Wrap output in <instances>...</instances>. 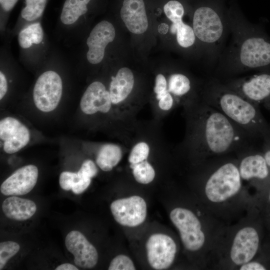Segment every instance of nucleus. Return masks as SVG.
<instances>
[{"label": "nucleus", "instance_id": "b1692460", "mask_svg": "<svg viewBox=\"0 0 270 270\" xmlns=\"http://www.w3.org/2000/svg\"><path fill=\"white\" fill-rule=\"evenodd\" d=\"M20 249V245L12 241L0 243V270L3 269L8 260L16 254Z\"/></svg>", "mask_w": 270, "mask_h": 270}, {"label": "nucleus", "instance_id": "393cba45", "mask_svg": "<svg viewBox=\"0 0 270 270\" xmlns=\"http://www.w3.org/2000/svg\"><path fill=\"white\" fill-rule=\"evenodd\" d=\"M109 270H134L132 260L128 256L120 254L114 258L108 266Z\"/></svg>", "mask_w": 270, "mask_h": 270}, {"label": "nucleus", "instance_id": "423d86ee", "mask_svg": "<svg viewBox=\"0 0 270 270\" xmlns=\"http://www.w3.org/2000/svg\"><path fill=\"white\" fill-rule=\"evenodd\" d=\"M62 82L58 73L52 70L42 73L33 90V100L38 109L48 112L54 110L60 101Z\"/></svg>", "mask_w": 270, "mask_h": 270}, {"label": "nucleus", "instance_id": "ddd939ff", "mask_svg": "<svg viewBox=\"0 0 270 270\" xmlns=\"http://www.w3.org/2000/svg\"><path fill=\"white\" fill-rule=\"evenodd\" d=\"M0 138L4 143V152L12 154L28 144L30 134L28 128L18 120L8 116L0 120Z\"/></svg>", "mask_w": 270, "mask_h": 270}, {"label": "nucleus", "instance_id": "9b49d317", "mask_svg": "<svg viewBox=\"0 0 270 270\" xmlns=\"http://www.w3.org/2000/svg\"><path fill=\"white\" fill-rule=\"evenodd\" d=\"M80 108L82 112L86 115L112 114L125 126H126L117 116L112 106L108 90L100 81H94L87 87L82 96ZM126 127L130 128L127 126Z\"/></svg>", "mask_w": 270, "mask_h": 270}, {"label": "nucleus", "instance_id": "39448f33", "mask_svg": "<svg viewBox=\"0 0 270 270\" xmlns=\"http://www.w3.org/2000/svg\"><path fill=\"white\" fill-rule=\"evenodd\" d=\"M170 217L178 230L182 242L188 250L195 252L200 250L205 242V235L201 223L191 210L176 208L170 212Z\"/></svg>", "mask_w": 270, "mask_h": 270}, {"label": "nucleus", "instance_id": "2eb2a0df", "mask_svg": "<svg viewBox=\"0 0 270 270\" xmlns=\"http://www.w3.org/2000/svg\"><path fill=\"white\" fill-rule=\"evenodd\" d=\"M65 244L74 255V262L78 266L91 268L97 264L98 253L96 248L80 232H70L66 237Z\"/></svg>", "mask_w": 270, "mask_h": 270}, {"label": "nucleus", "instance_id": "cd10ccee", "mask_svg": "<svg viewBox=\"0 0 270 270\" xmlns=\"http://www.w3.org/2000/svg\"><path fill=\"white\" fill-rule=\"evenodd\" d=\"M78 176L79 178L78 182H76L72 188V192L76 194L84 192L90 185L92 179L78 175Z\"/></svg>", "mask_w": 270, "mask_h": 270}, {"label": "nucleus", "instance_id": "72a5a7b5", "mask_svg": "<svg viewBox=\"0 0 270 270\" xmlns=\"http://www.w3.org/2000/svg\"><path fill=\"white\" fill-rule=\"evenodd\" d=\"M264 106L270 110V98L264 103Z\"/></svg>", "mask_w": 270, "mask_h": 270}, {"label": "nucleus", "instance_id": "dca6fc26", "mask_svg": "<svg viewBox=\"0 0 270 270\" xmlns=\"http://www.w3.org/2000/svg\"><path fill=\"white\" fill-rule=\"evenodd\" d=\"M38 169L33 164L24 166L8 177L0 186V192L5 196L24 195L36 186Z\"/></svg>", "mask_w": 270, "mask_h": 270}, {"label": "nucleus", "instance_id": "1a4fd4ad", "mask_svg": "<svg viewBox=\"0 0 270 270\" xmlns=\"http://www.w3.org/2000/svg\"><path fill=\"white\" fill-rule=\"evenodd\" d=\"M110 208L116 221L128 227L141 224L147 214L146 202L138 196L116 200L112 202Z\"/></svg>", "mask_w": 270, "mask_h": 270}, {"label": "nucleus", "instance_id": "4be33fe9", "mask_svg": "<svg viewBox=\"0 0 270 270\" xmlns=\"http://www.w3.org/2000/svg\"><path fill=\"white\" fill-rule=\"evenodd\" d=\"M134 178L139 184H146L155 178L156 172L154 166L147 160L129 164Z\"/></svg>", "mask_w": 270, "mask_h": 270}, {"label": "nucleus", "instance_id": "5701e85b", "mask_svg": "<svg viewBox=\"0 0 270 270\" xmlns=\"http://www.w3.org/2000/svg\"><path fill=\"white\" fill-rule=\"evenodd\" d=\"M48 0H25L20 12L21 18L27 22L39 18L43 14Z\"/></svg>", "mask_w": 270, "mask_h": 270}, {"label": "nucleus", "instance_id": "a878e982", "mask_svg": "<svg viewBox=\"0 0 270 270\" xmlns=\"http://www.w3.org/2000/svg\"><path fill=\"white\" fill-rule=\"evenodd\" d=\"M79 180L78 173L70 172H62L59 178V184L61 188L65 190H72L74 184Z\"/></svg>", "mask_w": 270, "mask_h": 270}, {"label": "nucleus", "instance_id": "f704fd0d", "mask_svg": "<svg viewBox=\"0 0 270 270\" xmlns=\"http://www.w3.org/2000/svg\"><path fill=\"white\" fill-rule=\"evenodd\" d=\"M269 199H270V196H269Z\"/></svg>", "mask_w": 270, "mask_h": 270}, {"label": "nucleus", "instance_id": "4468645a", "mask_svg": "<svg viewBox=\"0 0 270 270\" xmlns=\"http://www.w3.org/2000/svg\"><path fill=\"white\" fill-rule=\"evenodd\" d=\"M115 36L114 26L107 20H102L94 26L86 40L88 48L86 58L90 64H96L102 61L106 48Z\"/></svg>", "mask_w": 270, "mask_h": 270}, {"label": "nucleus", "instance_id": "f03ea898", "mask_svg": "<svg viewBox=\"0 0 270 270\" xmlns=\"http://www.w3.org/2000/svg\"><path fill=\"white\" fill-rule=\"evenodd\" d=\"M227 14L230 38L217 62V74L232 76L251 70L270 72V37L263 27L248 22L234 8Z\"/></svg>", "mask_w": 270, "mask_h": 270}, {"label": "nucleus", "instance_id": "0eeeda50", "mask_svg": "<svg viewBox=\"0 0 270 270\" xmlns=\"http://www.w3.org/2000/svg\"><path fill=\"white\" fill-rule=\"evenodd\" d=\"M223 82L245 98L258 105L270 98V72L229 78Z\"/></svg>", "mask_w": 270, "mask_h": 270}, {"label": "nucleus", "instance_id": "7c9ffc66", "mask_svg": "<svg viewBox=\"0 0 270 270\" xmlns=\"http://www.w3.org/2000/svg\"><path fill=\"white\" fill-rule=\"evenodd\" d=\"M240 270H265L266 268L261 264L250 261L241 265Z\"/></svg>", "mask_w": 270, "mask_h": 270}, {"label": "nucleus", "instance_id": "c756f323", "mask_svg": "<svg viewBox=\"0 0 270 270\" xmlns=\"http://www.w3.org/2000/svg\"><path fill=\"white\" fill-rule=\"evenodd\" d=\"M18 0H0V10L2 13L10 12L14 7Z\"/></svg>", "mask_w": 270, "mask_h": 270}, {"label": "nucleus", "instance_id": "a211bd4d", "mask_svg": "<svg viewBox=\"0 0 270 270\" xmlns=\"http://www.w3.org/2000/svg\"><path fill=\"white\" fill-rule=\"evenodd\" d=\"M2 210L7 218L15 220L24 221L34 215L36 210V206L30 200L13 196L3 202Z\"/></svg>", "mask_w": 270, "mask_h": 270}, {"label": "nucleus", "instance_id": "f3484780", "mask_svg": "<svg viewBox=\"0 0 270 270\" xmlns=\"http://www.w3.org/2000/svg\"><path fill=\"white\" fill-rule=\"evenodd\" d=\"M248 146L242 149V158L238 164L242 180H265L270 175V171L262 152L252 150Z\"/></svg>", "mask_w": 270, "mask_h": 270}, {"label": "nucleus", "instance_id": "f257e3e1", "mask_svg": "<svg viewBox=\"0 0 270 270\" xmlns=\"http://www.w3.org/2000/svg\"><path fill=\"white\" fill-rule=\"evenodd\" d=\"M186 134L176 148L200 158L223 155L248 146L252 139L201 98L183 107Z\"/></svg>", "mask_w": 270, "mask_h": 270}, {"label": "nucleus", "instance_id": "6ab92c4d", "mask_svg": "<svg viewBox=\"0 0 270 270\" xmlns=\"http://www.w3.org/2000/svg\"><path fill=\"white\" fill-rule=\"evenodd\" d=\"M127 151L128 148L124 144H104L96 152V164L102 170L110 172L120 163Z\"/></svg>", "mask_w": 270, "mask_h": 270}, {"label": "nucleus", "instance_id": "412c9836", "mask_svg": "<svg viewBox=\"0 0 270 270\" xmlns=\"http://www.w3.org/2000/svg\"><path fill=\"white\" fill-rule=\"evenodd\" d=\"M44 36L41 24L38 22L32 24L19 32L18 38V44L22 48H28L34 44H40Z\"/></svg>", "mask_w": 270, "mask_h": 270}, {"label": "nucleus", "instance_id": "aec40b11", "mask_svg": "<svg viewBox=\"0 0 270 270\" xmlns=\"http://www.w3.org/2000/svg\"><path fill=\"white\" fill-rule=\"evenodd\" d=\"M96 0H65L60 14L64 25H71L87 14Z\"/></svg>", "mask_w": 270, "mask_h": 270}, {"label": "nucleus", "instance_id": "20e7f679", "mask_svg": "<svg viewBox=\"0 0 270 270\" xmlns=\"http://www.w3.org/2000/svg\"><path fill=\"white\" fill-rule=\"evenodd\" d=\"M242 180L238 164L222 163L208 176L204 187L206 195L212 202H224L240 190Z\"/></svg>", "mask_w": 270, "mask_h": 270}, {"label": "nucleus", "instance_id": "2f4dec72", "mask_svg": "<svg viewBox=\"0 0 270 270\" xmlns=\"http://www.w3.org/2000/svg\"><path fill=\"white\" fill-rule=\"evenodd\" d=\"M8 90V82L6 76L2 71L0 72V99L5 96Z\"/></svg>", "mask_w": 270, "mask_h": 270}, {"label": "nucleus", "instance_id": "c85d7f7f", "mask_svg": "<svg viewBox=\"0 0 270 270\" xmlns=\"http://www.w3.org/2000/svg\"><path fill=\"white\" fill-rule=\"evenodd\" d=\"M262 154L270 171V132L262 138Z\"/></svg>", "mask_w": 270, "mask_h": 270}, {"label": "nucleus", "instance_id": "9d476101", "mask_svg": "<svg viewBox=\"0 0 270 270\" xmlns=\"http://www.w3.org/2000/svg\"><path fill=\"white\" fill-rule=\"evenodd\" d=\"M147 258L154 270L168 268L172 264L176 252V246L170 236L157 233L151 235L146 243Z\"/></svg>", "mask_w": 270, "mask_h": 270}, {"label": "nucleus", "instance_id": "473e14b6", "mask_svg": "<svg viewBox=\"0 0 270 270\" xmlns=\"http://www.w3.org/2000/svg\"><path fill=\"white\" fill-rule=\"evenodd\" d=\"M56 270H78V268L75 266L68 263L61 264L57 266Z\"/></svg>", "mask_w": 270, "mask_h": 270}, {"label": "nucleus", "instance_id": "6e6552de", "mask_svg": "<svg viewBox=\"0 0 270 270\" xmlns=\"http://www.w3.org/2000/svg\"><path fill=\"white\" fill-rule=\"evenodd\" d=\"M162 10L172 22L170 31L172 35L176 36L178 45L184 49L195 46L198 42L192 26L183 20L185 8L182 2L179 0H168L164 4Z\"/></svg>", "mask_w": 270, "mask_h": 270}, {"label": "nucleus", "instance_id": "7ed1b4c3", "mask_svg": "<svg viewBox=\"0 0 270 270\" xmlns=\"http://www.w3.org/2000/svg\"><path fill=\"white\" fill-rule=\"evenodd\" d=\"M200 98L224 114L251 138H262L270 126L262 114L259 105L245 98L216 78L206 82Z\"/></svg>", "mask_w": 270, "mask_h": 270}, {"label": "nucleus", "instance_id": "bb28decb", "mask_svg": "<svg viewBox=\"0 0 270 270\" xmlns=\"http://www.w3.org/2000/svg\"><path fill=\"white\" fill-rule=\"evenodd\" d=\"M98 172V170L94 162L88 159L83 162L77 173L78 176L92 178L96 176Z\"/></svg>", "mask_w": 270, "mask_h": 270}, {"label": "nucleus", "instance_id": "f8f14e48", "mask_svg": "<svg viewBox=\"0 0 270 270\" xmlns=\"http://www.w3.org/2000/svg\"><path fill=\"white\" fill-rule=\"evenodd\" d=\"M259 236L252 227L246 226L236 234L230 252L232 261L239 266L250 261L259 246Z\"/></svg>", "mask_w": 270, "mask_h": 270}]
</instances>
